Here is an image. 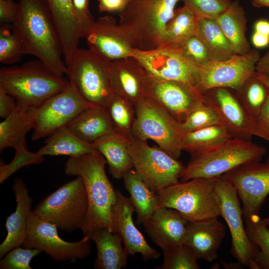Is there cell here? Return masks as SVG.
I'll list each match as a JSON object with an SVG mask.
<instances>
[{
    "label": "cell",
    "mask_w": 269,
    "mask_h": 269,
    "mask_svg": "<svg viewBox=\"0 0 269 269\" xmlns=\"http://www.w3.org/2000/svg\"><path fill=\"white\" fill-rule=\"evenodd\" d=\"M254 75L257 78L264 83L269 89V76L259 73L257 72H255Z\"/></svg>",
    "instance_id": "cell-54"
},
{
    "label": "cell",
    "mask_w": 269,
    "mask_h": 269,
    "mask_svg": "<svg viewBox=\"0 0 269 269\" xmlns=\"http://www.w3.org/2000/svg\"><path fill=\"white\" fill-rule=\"evenodd\" d=\"M147 96L180 123L198 104L205 100L204 94L189 84L160 79L149 75Z\"/></svg>",
    "instance_id": "cell-17"
},
{
    "label": "cell",
    "mask_w": 269,
    "mask_h": 269,
    "mask_svg": "<svg viewBox=\"0 0 269 269\" xmlns=\"http://www.w3.org/2000/svg\"><path fill=\"white\" fill-rule=\"evenodd\" d=\"M251 1L255 7L258 8L269 7V0H251Z\"/></svg>",
    "instance_id": "cell-53"
},
{
    "label": "cell",
    "mask_w": 269,
    "mask_h": 269,
    "mask_svg": "<svg viewBox=\"0 0 269 269\" xmlns=\"http://www.w3.org/2000/svg\"><path fill=\"white\" fill-rule=\"evenodd\" d=\"M93 106L69 81L63 90L37 108L32 139L49 136L67 126L81 112Z\"/></svg>",
    "instance_id": "cell-13"
},
{
    "label": "cell",
    "mask_w": 269,
    "mask_h": 269,
    "mask_svg": "<svg viewBox=\"0 0 269 269\" xmlns=\"http://www.w3.org/2000/svg\"><path fill=\"white\" fill-rule=\"evenodd\" d=\"M133 57L152 77L182 82L198 88L199 68L173 47L161 46L150 50L135 48Z\"/></svg>",
    "instance_id": "cell-15"
},
{
    "label": "cell",
    "mask_w": 269,
    "mask_h": 269,
    "mask_svg": "<svg viewBox=\"0 0 269 269\" xmlns=\"http://www.w3.org/2000/svg\"><path fill=\"white\" fill-rule=\"evenodd\" d=\"M67 127L82 140L90 143L114 131L106 107L101 106L84 110Z\"/></svg>",
    "instance_id": "cell-29"
},
{
    "label": "cell",
    "mask_w": 269,
    "mask_h": 269,
    "mask_svg": "<svg viewBox=\"0 0 269 269\" xmlns=\"http://www.w3.org/2000/svg\"><path fill=\"white\" fill-rule=\"evenodd\" d=\"M85 38L90 50L111 62L133 57L135 49L119 23L110 15L95 20Z\"/></svg>",
    "instance_id": "cell-18"
},
{
    "label": "cell",
    "mask_w": 269,
    "mask_h": 269,
    "mask_svg": "<svg viewBox=\"0 0 269 269\" xmlns=\"http://www.w3.org/2000/svg\"><path fill=\"white\" fill-rule=\"evenodd\" d=\"M69 82L39 60L0 70V88L14 98L17 106L27 108H38Z\"/></svg>",
    "instance_id": "cell-3"
},
{
    "label": "cell",
    "mask_w": 269,
    "mask_h": 269,
    "mask_svg": "<svg viewBox=\"0 0 269 269\" xmlns=\"http://www.w3.org/2000/svg\"><path fill=\"white\" fill-rule=\"evenodd\" d=\"M44 156L37 152H32L27 148L15 151L12 161L0 167V183L2 184L10 176L21 168L31 164H38L44 160Z\"/></svg>",
    "instance_id": "cell-45"
},
{
    "label": "cell",
    "mask_w": 269,
    "mask_h": 269,
    "mask_svg": "<svg viewBox=\"0 0 269 269\" xmlns=\"http://www.w3.org/2000/svg\"><path fill=\"white\" fill-rule=\"evenodd\" d=\"M162 269H198V260L192 249L183 243L162 250Z\"/></svg>",
    "instance_id": "cell-40"
},
{
    "label": "cell",
    "mask_w": 269,
    "mask_h": 269,
    "mask_svg": "<svg viewBox=\"0 0 269 269\" xmlns=\"http://www.w3.org/2000/svg\"><path fill=\"white\" fill-rule=\"evenodd\" d=\"M37 108L16 106L15 109L0 123V151L7 147L15 150L27 147L26 134L33 129Z\"/></svg>",
    "instance_id": "cell-28"
},
{
    "label": "cell",
    "mask_w": 269,
    "mask_h": 269,
    "mask_svg": "<svg viewBox=\"0 0 269 269\" xmlns=\"http://www.w3.org/2000/svg\"><path fill=\"white\" fill-rule=\"evenodd\" d=\"M146 141L132 135L128 149L136 173L156 194L178 182L185 166L159 146H151Z\"/></svg>",
    "instance_id": "cell-10"
},
{
    "label": "cell",
    "mask_w": 269,
    "mask_h": 269,
    "mask_svg": "<svg viewBox=\"0 0 269 269\" xmlns=\"http://www.w3.org/2000/svg\"><path fill=\"white\" fill-rule=\"evenodd\" d=\"M106 108L114 131L130 137L132 135V128L135 117L134 104L124 96L114 92Z\"/></svg>",
    "instance_id": "cell-36"
},
{
    "label": "cell",
    "mask_w": 269,
    "mask_h": 269,
    "mask_svg": "<svg viewBox=\"0 0 269 269\" xmlns=\"http://www.w3.org/2000/svg\"><path fill=\"white\" fill-rule=\"evenodd\" d=\"M124 185L130 195L137 215V223L144 225L157 208L158 198L141 179L135 170L131 169L123 176Z\"/></svg>",
    "instance_id": "cell-31"
},
{
    "label": "cell",
    "mask_w": 269,
    "mask_h": 269,
    "mask_svg": "<svg viewBox=\"0 0 269 269\" xmlns=\"http://www.w3.org/2000/svg\"><path fill=\"white\" fill-rule=\"evenodd\" d=\"M266 162L269 163V157L268 158L267 160H266Z\"/></svg>",
    "instance_id": "cell-57"
},
{
    "label": "cell",
    "mask_w": 269,
    "mask_h": 269,
    "mask_svg": "<svg viewBox=\"0 0 269 269\" xmlns=\"http://www.w3.org/2000/svg\"><path fill=\"white\" fill-rule=\"evenodd\" d=\"M58 229L55 225L39 218L31 211L21 246L39 249L54 260L60 262H73L84 260L90 255L91 240L89 235H84L77 242H67L60 237Z\"/></svg>",
    "instance_id": "cell-12"
},
{
    "label": "cell",
    "mask_w": 269,
    "mask_h": 269,
    "mask_svg": "<svg viewBox=\"0 0 269 269\" xmlns=\"http://www.w3.org/2000/svg\"><path fill=\"white\" fill-rule=\"evenodd\" d=\"M187 7L199 18H216L225 10L232 0H182Z\"/></svg>",
    "instance_id": "cell-43"
},
{
    "label": "cell",
    "mask_w": 269,
    "mask_h": 269,
    "mask_svg": "<svg viewBox=\"0 0 269 269\" xmlns=\"http://www.w3.org/2000/svg\"><path fill=\"white\" fill-rule=\"evenodd\" d=\"M250 240L259 251L255 259V269H269V229L259 215L244 218Z\"/></svg>",
    "instance_id": "cell-37"
},
{
    "label": "cell",
    "mask_w": 269,
    "mask_h": 269,
    "mask_svg": "<svg viewBox=\"0 0 269 269\" xmlns=\"http://www.w3.org/2000/svg\"><path fill=\"white\" fill-rule=\"evenodd\" d=\"M48 7L57 27L65 61L78 48L84 38L76 16L72 0H43Z\"/></svg>",
    "instance_id": "cell-25"
},
{
    "label": "cell",
    "mask_w": 269,
    "mask_h": 269,
    "mask_svg": "<svg viewBox=\"0 0 269 269\" xmlns=\"http://www.w3.org/2000/svg\"><path fill=\"white\" fill-rule=\"evenodd\" d=\"M231 90L218 88L203 94L206 102L215 110L222 125L233 137L251 140L255 118L248 114Z\"/></svg>",
    "instance_id": "cell-19"
},
{
    "label": "cell",
    "mask_w": 269,
    "mask_h": 269,
    "mask_svg": "<svg viewBox=\"0 0 269 269\" xmlns=\"http://www.w3.org/2000/svg\"><path fill=\"white\" fill-rule=\"evenodd\" d=\"M100 12H120L126 5L125 0H98Z\"/></svg>",
    "instance_id": "cell-49"
},
{
    "label": "cell",
    "mask_w": 269,
    "mask_h": 269,
    "mask_svg": "<svg viewBox=\"0 0 269 269\" xmlns=\"http://www.w3.org/2000/svg\"><path fill=\"white\" fill-rule=\"evenodd\" d=\"M16 206L15 210L6 219L5 227L7 236L0 245V258L1 259L12 249L21 246L27 230L28 218L32 210L33 199L22 179L15 178L12 185Z\"/></svg>",
    "instance_id": "cell-24"
},
{
    "label": "cell",
    "mask_w": 269,
    "mask_h": 269,
    "mask_svg": "<svg viewBox=\"0 0 269 269\" xmlns=\"http://www.w3.org/2000/svg\"><path fill=\"white\" fill-rule=\"evenodd\" d=\"M196 35L205 44L212 61H223L235 54L229 42L215 19L199 18Z\"/></svg>",
    "instance_id": "cell-34"
},
{
    "label": "cell",
    "mask_w": 269,
    "mask_h": 269,
    "mask_svg": "<svg viewBox=\"0 0 269 269\" xmlns=\"http://www.w3.org/2000/svg\"><path fill=\"white\" fill-rule=\"evenodd\" d=\"M237 92L243 107L254 118L260 113L269 95V88L255 75L249 79Z\"/></svg>",
    "instance_id": "cell-38"
},
{
    "label": "cell",
    "mask_w": 269,
    "mask_h": 269,
    "mask_svg": "<svg viewBox=\"0 0 269 269\" xmlns=\"http://www.w3.org/2000/svg\"><path fill=\"white\" fill-rule=\"evenodd\" d=\"M129 138L114 131L92 143L105 157L109 172L117 179L123 178L134 167L128 149Z\"/></svg>",
    "instance_id": "cell-27"
},
{
    "label": "cell",
    "mask_w": 269,
    "mask_h": 269,
    "mask_svg": "<svg viewBox=\"0 0 269 269\" xmlns=\"http://www.w3.org/2000/svg\"><path fill=\"white\" fill-rule=\"evenodd\" d=\"M260 57L258 50L251 49L244 54H235L223 61H211L199 68L198 89L203 94L218 88L239 90L254 75Z\"/></svg>",
    "instance_id": "cell-14"
},
{
    "label": "cell",
    "mask_w": 269,
    "mask_h": 269,
    "mask_svg": "<svg viewBox=\"0 0 269 269\" xmlns=\"http://www.w3.org/2000/svg\"><path fill=\"white\" fill-rule=\"evenodd\" d=\"M214 189L220 216L230 232L232 255L240 265L255 269V259L259 248L250 240L244 226L242 208L236 188L223 175L215 179Z\"/></svg>",
    "instance_id": "cell-11"
},
{
    "label": "cell",
    "mask_w": 269,
    "mask_h": 269,
    "mask_svg": "<svg viewBox=\"0 0 269 269\" xmlns=\"http://www.w3.org/2000/svg\"><path fill=\"white\" fill-rule=\"evenodd\" d=\"M87 235L94 242L97 248V254L94 268L97 269L126 268L128 255L119 235L107 227L98 228Z\"/></svg>",
    "instance_id": "cell-26"
},
{
    "label": "cell",
    "mask_w": 269,
    "mask_h": 269,
    "mask_svg": "<svg viewBox=\"0 0 269 269\" xmlns=\"http://www.w3.org/2000/svg\"><path fill=\"white\" fill-rule=\"evenodd\" d=\"M88 207L86 188L82 178L65 183L42 200L32 210L39 218L67 233L80 229Z\"/></svg>",
    "instance_id": "cell-8"
},
{
    "label": "cell",
    "mask_w": 269,
    "mask_h": 269,
    "mask_svg": "<svg viewBox=\"0 0 269 269\" xmlns=\"http://www.w3.org/2000/svg\"><path fill=\"white\" fill-rule=\"evenodd\" d=\"M215 20L229 42L235 54H244L251 50L246 36L247 19L239 0L232 1Z\"/></svg>",
    "instance_id": "cell-30"
},
{
    "label": "cell",
    "mask_w": 269,
    "mask_h": 269,
    "mask_svg": "<svg viewBox=\"0 0 269 269\" xmlns=\"http://www.w3.org/2000/svg\"><path fill=\"white\" fill-rule=\"evenodd\" d=\"M256 72L269 76V50L260 57L256 65Z\"/></svg>",
    "instance_id": "cell-50"
},
{
    "label": "cell",
    "mask_w": 269,
    "mask_h": 269,
    "mask_svg": "<svg viewBox=\"0 0 269 269\" xmlns=\"http://www.w3.org/2000/svg\"><path fill=\"white\" fill-rule=\"evenodd\" d=\"M117 200L112 209L113 232L121 237L128 255L140 254L144 261L155 260L160 254L151 247L135 226L133 219L135 212L130 198L117 190Z\"/></svg>",
    "instance_id": "cell-20"
},
{
    "label": "cell",
    "mask_w": 269,
    "mask_h": 269,
    "mask_svg": "<svg viewBox=\"0 0 269 269\" xmlns=\"http://www.w3.org/2000/svg\"><path fill=\"white\" fill-rule=\"evenodd\" d=\"M16 106L14 98L0 88V117L6 118L13 112Z\"/></svg>",
    "instance_id": "cell-48"
},
{
    "label": "cell",
    "mask_w": 269,
    "mask_h": 269,
    "mask_svg": "<svg viewBox=\"0 0 269 269\" xmlns=\"http://www.w3.org/2000/svg\"><path fill=\"white\" fill-rule=\"evenodd\" d=\"M199 20V17L184 5L175 9L166 25L161 46L178 44L196 35Z\"/></svg>",
    "instance_id": "cell-35"
},
{
    "label": "cell",
    "mask_w": 269,
    "mask_h": 269,
    "mask_svg": "<svg viewBox=\"0 0 269 269\" xmlns=\"http://www.w3.org/2000/svg\"><path fill=\"white\" fill-rule=\"evenodd\" d=\"M114 92L127 98L134 105L147 96L148 74L134 57L111 62Z\"/></svg>",
    "instance_id": "cell-21"
},
{
    "label": "cell",
    "mask_w": 269,
    "mask_h": 269,
    "mask_svg": "<svg viewBox=\"0 0 269 269\" xmlns=\"http://www.w3.org/2000/svg\"><path fill=\"white\" fill-rule=\"evenodd\" d=\"M223 175L236 188L243 203V218L259 215L269 194V163H246Z\"/></svg>",
    "instance_id": "cell-16"
},
{
    "label": "cell",
    "mask_w": 269,
    "mask_h": 269,
    "mask_svg": "<svg viewBox=\"0 0 269 269\" xmlns=\"http://www.w3.org/2000/svg\"><path fill=\"white\" fill-rule=\"evenodd\" d=\"M263 222L268 227H269V216L265 218L262 219Z\"/></svg>",
    "instance_id": "cell-55"
},
{
    "label": "cell",
    "mask_w": 269,
    "mask_h": 269,
    "mask_svg": "<svg viewBox=\"0 0 269 269\" xmlns=\"http://www.w3.org/2000/svg\"><path fill=\"white\" fill-rule=\"evenodd\" d=\"M255 31L269 35V21L265 19L258 20L254 25Z\"/></svg>",
    "instance_id": "cell-52"
},
{
    "label": "cell",
    "mask_w": 269,
    "mask_h": 269,
    "mask_svg": "<svg viewBox=\"0 0 269 269\" xmlns=\"http://www.w3.org/2000/svg\"><path fill=\"white\" fill-rule=\"evenodd\" d=\"M253 135L269 143V95L260 113L255 118Z\"/></svg>",
    "instance_id": "cell-46"
},
{
    "label": "cell",
    "mask_w": 269,
    "mask_h": 269,
    "mask_svg": "<svg viewBox=\"0 0 269 269\" xmlns=\"http://www.w3.org/2000/svg\"><path fill=\"white\" fill-rule=\"evenodd\" d=\"M253 44L257 48H263L269 44V35L255 31L252 37Z\"/></svg>",
    "instance_id": "cell-51"
},
{
    "label": "cell",
    "mask_w": 269,
    "mask_h": 269,
    "mask_svg": "<svg viewBox=\"0 0 269 269\" xmlns=\"http://www.w3.org/2000/svg\"><path fill=\"white\" fill-rule=\"evenodd\" d=\"M266 153L262 145L231 137L203 152L191 155L182 171L180 179L195 178L214 179L243 164L260 161Z\"/></svg>",
    "instance_id": "cell-5"
},
{
    "label": "cell",
    "mask_w": 269,
    "mask_h": 269,
    "mask_svg": "<svg viewBox=\"0 0 269 269\" xmlns=\"http://www.w3.org/2000/svg\"><path fill=\"white\" fill-rule=\"evenodd\" d=\"M26 54L20 40L11 29L4 25L0 28V63L12 64L20 60Z\"/></svg>",
    "instance_id": "cell-42"
},
{
    "label": "cell",
    "mask_w": 269,
    "mask_h": 269,
    "mask_svg": "<svg viewBox=\"0 0 269 269\" xmlns=\"http://www.w3.org/2000/svg\"><path fill=\"white\" fill-rule=\"evenodd\" d=\"M126 2V4L128 3L129 1H130L132 0H125Z\"/></svg>",
    "instance_id": "cell-56"
},
{
    "label": "cell",
    "mask_w": 269,
    "mask_h": 269,
    "mask_svg": "<svg viewBox=\"0 0 269 269\" xmlns=\"http://www.w3.org/2000/svg\"><path fill=\"white\" fill-rule=\"evenodd\" d=\"M106 164L105 157L97 150L70 157L65 163V173L80 176L86 188L88 207L80 229L84 236L101 227H107L113 232L112 209L117 194L106 174Z\"/></svg>",
    "instance_id": "cell-2"
},
{
    "label": "cell",
    "mask_w": 269,
    "mask_h": 269,
    "mask_svg": "<svg viewBox=\"0 0 269 269\" xmlns=\"http://www.w3.org/2000/svg\"><path fill=\"white\" fill-rule=\"evenodd\" d=\"M134 107L132 135L141 140H152L178 159L182 151L180 142L183 133L179 123L149 96L136 103Z\"/></svg>",
    "instance_id": "cell-9"
},
{
    "label": "cell",
    "mask_w": 269,
    "mask_h": 269,
    "mask_svg": "<svg viewBox=\"0 0 269 269\" xmlns=\"http://www.w3.org/2000/svg\"><path fill=\"white\" fill-rule=\"evenodd\" d=\"M225 236V225L218 218L201 222H188L184 243L192 249L198 260L210 263L217 258Z\"/></svg>",
    "instance_id": "cell-23"
},
{
    "label": "cell",
    "mask_w": 269,
    "mask_h": 269,
    "mask_svg": "<svg viewBox=\"0 0 269 269\" xmlns=\"http://www.w3.org/2000/svg\"><path fill=\"white\" fill-rule=\"evenodd\" d=\"M233 137L222 125H216L199 130L184 132L180 142L182 150L191 155L210 149Z\"/></svg>",
    "instance_id": "cell-33"
},
{
    "label": "cell",
    "mask_w": 269,
    "mask_h": 269,
    "mask_svg": "<svg viewBox=\"0 0 269 269\" xmlns=\"http://www.w3.org/2000/svg\"><path fill=\"white\" fill-rule=\"evenodd\" d=\"M69 81L94 106L106 107L114 93L111 62L89 49L78 48L65 61Z\"/></svg>",
    "instance_id": "cell-7"
},
{
    "label": "cell",
    "mask_w": 269,
    "mask_h": 269,
    "mask_svg": "<svg viewBox=\"0 0 269 269\" xmlns=\"http://www.w3.org/2000/svg\"><path fill=\"white\" fill-rule=\"evenodd\" d=\"M18 9V3L13 0H0V23H12Z\"/></svg>",
    "instance_id": "cell-47"
},
{
    "label": "cell",
    "mask_w": 269,
    "mask_h": 269,
    "mask_svg": "<svg viewBox=\"0 0 269 269\" xmlns=\"http://www.w3.org/2000/svg\"><path fill=\"white\" fill-rule=\"evenodd\" d=\"M42 251L37 249L16 247L8 251L0 261V269H31L32 259Z\"/></svg>",
    "instance_id": "cell-44"
},
{
    "label": "cell",
    "mask_w": 269,
    "mask_h": 269,
    "mask_svg": "<svg viewBox=\"0 0 269 269\" xmlns=\"http://www.w3.org/2000/svg\"><path fill=\"white\" fill-rule=\"evenodd\" d=\"M162 46L176 49L187 60L199 68L211 61L207 47L197 35L191 36L178 44Z\"/></svg>",
    "instance_id": "cell-41"
},
{
    "label": "cell",
    "mask_w": 269,
    "mask_h": 269,
    "mask_svg": "<svg viewBox=\"0 0 269 269\" xmlns=\"http://www.w3.org/2000/svg\"><path fill=\"white\" fill-rule=\"evenodd\" d=\"M188 221L172 208H157L143 225L152 242L162 250L184 243Z\"/></svg>",
    "instance_id": "cell-22"
},
{
    "label": "cell",
    "mask_w": 269,
    "mask_h": 269,
    "mask_svg": "<svg viewBox=\"0 0 269 269\" xmlns=\"http://www.w3.org/2000/svg\"><path fill=\"white\" fill-rule=\"evenodd\" d=\"M215 179L195 178L164 188L156 193L157 208L175 209L188 222L218 218L220 213L214 193Z\"/></svg>",
    "instance_id": "cell-6"
},
{
    "label": "cell",
    "mask_w": 269,
    "mask_h": 269,
    "mask_svg": "<svg viewBox=\"0 0 269 269\" xmlns=\"http://www.w3.org/2000/svg\"><path fill=\"white\" fill-rule=\"evenodd\" d=\"M96 150L92 143L82 140L65 126L48 136L45 144L37 153L42 156L77 157Z\"/></svg>",
    "instance_id": "cell-32"
},
{
    "label": "cell",
    "mask_w": 269,
    "mask_h": 269,
    "mask_svg": "<svg viewBox=\"0 0 269 269\" xmlns=\"http://www.w3.org/2000/svg\"><path fill=\"white\" fill-rule=\"evenodd\" d=\"M11 30L21 41L25 54L32 55L58 75L66 74L59 33L43 0H19Z\"/></svg>",
    "instance_id": "cell-1"
},
{
    "label": "cell",
    "mask_w": 269,
    "mask_h": 269,
    "mask_svg": "<svg viewBox=\"0 0 269 269\" xmlns=\"http://www.w3.org/2000/svg\"><path fill=\"white\" fill-rule=\"evenodd\" d=\"M182 0H132L119 12V24L140 50L158 48L166 25Z\"/></svg>",
    "instance_id": "cell-4"
},
{
    "label": "cell",
    "mask_w": 269,
    "mask_h": 269,
    "mask_svg": "<svg viewBox=\"0 0 269 269\" xmlns=\"http://www.w3.org/2000/svg\"><path fill=\"white\" fill-rule=\"evenodd\" d=\"M220 124L222 125L219 116L205 99L196 106L182 123H179L183 133Z\"/></svg>",
    "instance_id": "cell-39"
}]
</instances>
